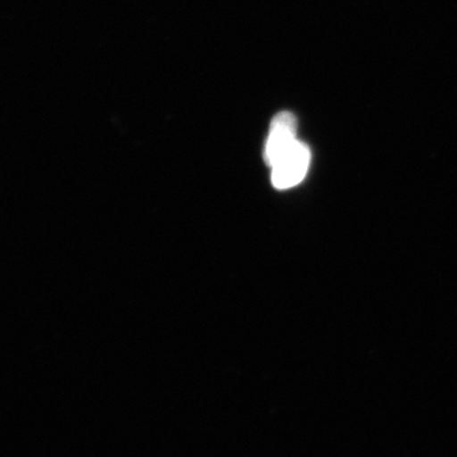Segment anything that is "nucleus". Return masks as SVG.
Here are the masks:
<instances>
[{
	"mask_svg": "<svg viewBox=\"0 0 457 457\" xmlns=\"http://www.w3.org/2000/svg\"><path fill=\"white\" fill-rule=\"evenodd\" d=\"M296 119L290 112H281L273 119L269 139L264 147V159L270 167L278 163L296 143Z\"/></svg>",
	"mask_w": 457,
	"mask_h": 457,
	"instance_id": "2",
	"label": "nucleus"
},
{
	"mask_svg": "<svg viewBox=\"0 0 457 457\" xmlns=\"http://www.w3.org/2000/svg\"><path fill=\"white\" fill-rule=\"evenodd\" d=\"M311 150L296 141L278 163L272 167V185L278 189H287L299 185L305 179L309 164H311Z\"/></svg>",
	"mask_w": 457,
	"mask_h": 457,
	"instance_id": "1",
	"label": "nucleus"
}]
</instances>
